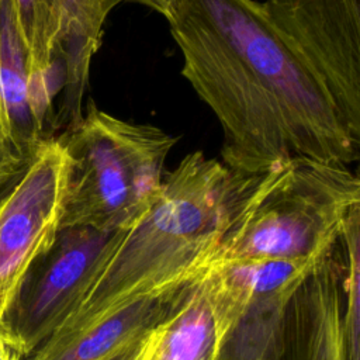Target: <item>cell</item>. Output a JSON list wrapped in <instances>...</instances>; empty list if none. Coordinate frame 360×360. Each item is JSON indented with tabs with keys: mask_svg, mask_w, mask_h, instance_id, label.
<instances>
[{
	"mask_svg": "<svg viewBox=\"0 0 360 360\" xmlns=\"http://www.w3.org/2000/svg\"><path fill=\"white\" fill-rule=\"evenodd\" d=\"M125 231L59 229L35 262L3 326L21 356H30L82 304Z\"/></svg>",
	"mask_w": 360,
	"mask_h": 360,
	"instance_id": "obj_5",
	"label": "cell"
},
{
	"mask_svg": "<svg viewBox=\"0 0 360 360\" xmlns=\"http://www.w3.org/2000/svg\"><path fill=\"white\" fill-rule=\"evenodd\" d=\"M120 3H136L141 6H145L148 8H152L153 11L159 13L162 17L167 20V22L173 21L181 11L186 0H118Z\"/></svg>",
	"mask_w": 360,
	"mask_h": 360,
	"instance_id": "obj_16",
	"label": "cell"
},
{
	"mask_svg": "<svg viewBox=\"0 0 360 360\" xmlns=\"http://www.w3.org/2000/svg\"><path fill=\"white\" fill-rule=\"evenodd\" d=\"M177 136L100 110L93 101L59 136L69 156L60 228L127 231L156 197Z\"/></svg>",
	"mask_w": 360,
	"mask_h": 360,
	"instance_id": "obj_4",
	"label": "cell"
},
{
	"mask_svg": "<svg viewBox=\"0 0 360 360\" xmlns=\"http://www.w3.org/2000/svg\"><path fill=\"white\" fill-rule=\"evenodd\" d=\"M153 330H155V329H153ZM153 330H152V332H153ZM152 332H150V335L148 336V340H146V343H145V346H143V350H142L141 354L136 357V360H148V353H149V345H150Z\"/></svg>",
	"mask_w": 360,
	"mask_h": 360,
	"instance_id": "obj_19",
	"label": "cell"
},
{
	"mask_svg": "<svg viewBox=\"0 0 360 360\" xmlns=\"http://www.w3.org/2000/svg\"><path fill=\"white\" fill-rule=\"evenodd\" d=\"M219 333L210 266L152 332L148 360H215Z\"/></svg>",
	"mask_w": 360,
	"mask_h": 360,
	"instance_id": "obj_12",
	"label": "cell"
},
{
	"mask_svg": "<svg viewBox=\"0 0 360 360\" xmlns=\"http://www.w3.org/2000/svg\"><path fill=\"white\" fill-rule=\"evenodd\" d=\"M8 4L27 58L32 110L45 127L53 97L56 0H8Z\"/></svg>",
	"mask_w": 360,
	"mask_h": 360,
	"instance_id": "obj_13",
	"label": "cell"
},
{
	"mask_svg": "<svg viewBox=\"0 0 360 360\" xmlns=\"http://www.w3.org/2000/svg\"><path fill=\"white\" fill-rule=\"evenodd\" d=\"M343 276L333 249L294 290L263 360H347Z\"/></svg>",
	"mask_w": 360,
	"mask_h": 360,
	"instance_id": "obj_9",
	"label": "cell"
},
{
	"mask_svg": "<svg viewBox=\"0 0 360 360\" xmlns=\"http://www.w3.org/2000/svg\"><path fill=\"white\" fill-rule=\"evenodd\" d=\"M197 276L135 297L84 326L53 332L30 360H105L156 329Z\"/></svg>",
	"mask_w": 360,
	"mask_h": 360,
	"instance_id": "obj_10",
	"label": "cell"
},
{
	"mask_svg": "<svg viewBox=\"0 0 360 360\" xmlns=\"http://www.w3.org/2000/svg\"><path fill=\"white\" fill-rule=\"evenodd\" d=\"M21 354L14 347L10 335L7 333L6 328H0V360H21Z\"/></svg>",
	"mask_w": 360,
	"mask_h": 360,
	"instance_id": "obj_18",
	"label": "cell"
},
{
	"mask_svg": "<svg viewBox=\"0 0 360 360\" xmlns=\"http://www.w3.org/2000/svg\"><path fill=\"white\" fill-rule=\"evenodd\" d=\"M315 264L287 260L211 263L219 333L215 360H263L290 297Z\"/></svg>",
	"mask_w": 360,
	"mask_h": 360,
	"instance_id": "obj_8",
	"label": "cell"
},
{
	"mask_svg": "<svg viewBox=\"0 0 360 360\" xmlns=\"http://www.w3.org/2000/svg\"><path fill=\"white\" fill-rule=\"evenodd\" d=\"M149 335H150V333H149ZM149 335H148V336H149ZM148 336H145V338H142V339H139V340H136V342H134V343H131V345L122 347V349L118 350L117 353L108 356L105 360H136V357H138V356L141 354V352L143 350V346H145V343H146V340H148Z\"/></svg>",
	"mask_w": 360,
	"mask_h": 360,
	"instance_id": "obj_17",
	"label": "cell"
},
{
	"mask_svg": "<svg viewBox=\"0 0 360 360\" xmlns=\"http://www.w3.org/2000/svg\"><path fill=\"white\" fill-rule=\"evenodd\" d=\"M345 252L343 325L347 360H360V207H356L342 229Z\"/></svg>",
	"mask_w": 360,
	"mask_h": 360,
	"instance_id": "obj_14",
	"label": "cell"
},
{
	"mask_svg": "<svg viewBox=\"0 0 360 360\" xmlns=\"http://www.w3.org/2000/svg\"><path fill=\"white\" fill-rule=\"evenodd\" d=\"M250 177L202 152L187 155L163 176L152 204L124 232L82 304L56 330L84 326L135 297L205 270Z\"/></svg>",
	"mask_w": 360,
	"mask_h": 360,
	"instance_id": "obj_2",
	"label": "cell"
},
{
	"mask_svg": "<svg viewBox=\"0 0 360 360\" xmlns=\"http://www.w3.org/2000/svg\"><path fill=\"white\" fill-rule=\"evenodd\" d=\"M356 207L360 179L347 165L290 159L252 176L211 263H318L335 249Z\"/></svg>",
	"mask_w": 360,
	"mask_h": 360,
	"instance_id": "obj_3",
	"label": "cell"
},
{
	"mask_svg": "<svg viewBox=\"0 0 360 360\" xmlns=\"http://www.w3.org/2000/svg\"><path fill=\"white\" fill-rule=\"evenodd\" d=\"M262 7L360 139V0H264Z\"/></svg>",
	"mask_w": 360,
	"mask_h": 360,
	"instance_id": "obj_7",
	"label": "cell"
},
{
	"mask_svg": "<svg viewBox=\"0 0 360 360\" xmlns=\"http://www.w3.org/2000/svg\"><path fill=\"white\" fill-rule=\"evenodd\" d=\"M169 28L181 75L215 114L222 163L259 174L295 158L350 166L360 139L255 0H186Z\"/></svg>",
	"mask_w": 360,
	"mask_h": 360,
	"instance_id": "obj_1",
	"label": "cell"
},
{
	"mask_svg": "<svg viewBox=\"0 0 360 360\" xmlns=\"http://www.w3.org/2000/svg\"><path fill=\"white\" fill-rule=\"evenodd\" d=\"M25 162L27 159L11 146L0 129V184L18 174Z\"/></svg>",
	"mask_w": 360,
	"mask_h": 360,
	"instance_id": "obj_15",
	"label": "cell"
},
{
	"mask_svg": "<svg viewBox=\"0 0 360 360\" xmlns=\"http://www.w3.org/2000/svg\"><path fill=\"white\" fill-rule=\"evenodd\" d=\"M69 156L44 139L0 200V328L35 262L52 246L63 212Z\"/></svg>",
	"mask_w": 360,
	"mask_h": 360,
	"instance_id": "obj_6",
	"label": "cell"
},
{
	"mask_svg": "<svg viewBox=\"0 0 360 360\" xmlns=\"http://www.w3.org/2000/svg\"><path fill=\"white\" fill-rule=\"evenodd\" d=\"M118 0H56L55 66L60 65L65 90L63 121L70 125L82 117V100L89 82L91 59L98 51L103 27Z\"/></svg>",
	"mask_w": 360,
	"mask_h": 360,
	"instance_id": "obj_11",
	"label": "cell"
}]
</instances>
